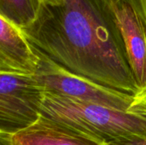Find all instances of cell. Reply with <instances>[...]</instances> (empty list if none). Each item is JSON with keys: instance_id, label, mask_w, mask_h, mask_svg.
<instances>
[{"instance_id": "cell-1", "label": "cell", "mask_w": 146, "mask_h": 145, "mask_svg": "<svg viewBox=\"0 0 146 145\" xmlns=\"http://www.w3.org/2000/svg\"><path fill=\"white\" fill-rule=\"evenodd\" d=\"M21 30L68 71L133 96L139 91L110 0H41L34 20Z\"/></svg>"}, {"instance_id": "cell-2", "label": "cell", "mask_w": 146, "mask_h": 145, "mask_svg": "<svg viewBox=\"0 0 146 145\" xmlns=\"http://www.w3.org/2000/svg\"><path fill=\"white\" fill-rule=\"evenodd\" d=\"M41 116L104 145L146 138V116L44 93Z\"/></svg>"}, {"instance_id": "cell-3", "label": "cell", "mask_w": 146, "mask_h": 145, "mask_svg": "<svg viewBox=\"0 0 146 145\" xmlns=\"http://www.w3.org/2000/svg\"><path fill=\"white\" fill-rule=\"evenodd\" d=\"M33 49L38 56L37 69L33 77L44 93L127 112L133 101V95L109 88L73 73L50 60L35 48Z\"/></svg>"}, {"instance_id": "cell-4", "label": "cell", "mask_w": 146, "mask_h": 145, "mask_svg": "<svg viewBox=\"0 0 146 145\" xmlns=\"http://www.w3.org/2000/svg\"><path fill=\"white\" fill-rule=\"evenodd\" d=\"M43 98L33 75L0 72V132L13 136L37 122Z\"/></svg>"}, {"instance_id": "cell-5", "label": "cell", "mask_w": 146, "mask_h": 145, "mask_svg": "<svg viewBox=\"0 0 146 145\" xmlns=\"http://www.w3.org/2000/svg\"><path fill=\"white\" fill-rule=\"evenodd\" d=\"M139 88L146 85V15L139 0H110Z\"/></svg>"}, {"instance_id": "cell-6", "label": "cell", "mask_w": 146, "mask_h": 145, "mask_svg": "<svg viewBox=\"0 0 146 145\" xmlns=\"http://www.w3.org/2000/svg\"><path fill=\"white\" fill-rule=\"evenodd\" d=\"M38 56L21 30L0 15V72L33 75Z\"/></svg>"}, {"instance_id": "cell-7", "label": "cell", "mask_w": 146, "mask_h": 145, "mask_svg": "<svg viewBox=\"0 0 146 145\" xmlns=\"http://www.w3.org/2000/svg\"><path fill=\"white\" fill-rule=\"evenodd\" d=\"M13 145H104L40 116L38 121L12 136Z\"/></svg>"}, {"instance_id": "cell-8", "label": "cell", "mask_w": 146, "mask_h": 145, "mask_svg": "<svg viewBox=\"0 0 146 145\" xmlns=\"http://www.w3.org/2000/svg\"><path fill=\"white\" fill-rule=\"evenodd\" d=\"M41 0H0V15L20 29L35 18Z\"/></svg>"}, {"instance_id": "cell-9", "label": "cell", "mask_w": 146, "mask_h": 145, "mask_svg": "<svg viewBox=\"0 0 146 145\" xmlns=\"http://www.w3.org/2000/svg\"><path fill=\"white\" fill-rule=\"evenodd\" d=\"M127 112L146 116V85L140 88L139 91L133 95Z\"/></svg>"}, {"instance_id": "cell-10", "label": "cell", "mask_w": 146, "mask_h": 145, "mask_svg": "<svg viewBox=\"0 0 146 145\" xmlns=\"http://www.w3.org/2000/svg\"><path fill=\"white\" fill-rule=\"evenodd\" d=\"M104 145H146V138L115 140L106 143Z\"/></svg>"}, {"instance_id": "cell-11", "label": "cell", "mask_w": 146, "mask_h": 145, "mask_svg": "<svg viewBox=\"0 0 146 145\" xmlns=\"http://www.w3.org/2000/svg\"><path fill=\"white\" fill-rule=\"evenodd\" d=\"M0 145H13L12 136L0 132Z\"/></svg>"}, {"instance_id": "cell-12", "label": "cell", "mask_w": 146, "mask_h": 145, "mask_svg": "<svg viewBox=\"0 0 146 145\" xmlns=\"http://www.w3.org/2000/svg\"><path fill=\"white\" fill-rule=\"evenodd\" d=\"M139 2H140V4H141L142 8L144 9V12L146 15V0H139Z\"/></svg>"}]
</instances>
